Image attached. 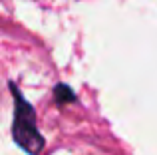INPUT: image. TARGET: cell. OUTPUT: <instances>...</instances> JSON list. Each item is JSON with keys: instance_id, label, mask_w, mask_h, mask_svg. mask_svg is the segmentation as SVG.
Returning <instances> with one entry per match:
<instances>
[{"instance_id": "2", "label": "cell", "mask_w": 157, "mask_h": 155, "mask_svg": "<svg viewBox=\"0 0 157 155\" xmlns=\"http://www.w3.org/2000/svg\"><path fill=\"white\" fill-rule=\"evenodd\" d=\"M54 100H56V104L60 105H68V104H74L76 101V93L72 92V88L66 84H58L56 88H54Z\"/></svg>"}, {"instance_id": "1", "label": "cell", "mask_w": 157, "mask_h": 155, "mask_svg": "<svg viewBox=\"0 0 157 155\" xmlns=\"http://www.w3.org/2000/svg\"><path fill=\"white\" fill-rule=\"evenodd\" d=\"M14 100V121H12V137H14L16 145L28 155H40V151L46 145V139L38 129V121H36V109L32 104L24 97V93L18 89L14 81L8 84Z\"/></svg>"}]
</instances>
